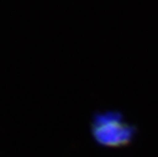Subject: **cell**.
<instances>
[{"label": "cell", "mask_w": 158, "mask_h": 157, "mask_svg": "<svg viewBox=\"0 0 158 157\" xmlns=\"http://www.w3.org/2000/svg\"><path fill=\"white\" fill-rule=\"evenodd\" d=\"M90 133L96 145L107 149H123L136 140L138 128L127 121L119 110L96 111L90 122Z\"/></svg>", "instance_id": "6da1fadb"}]
</instances>
